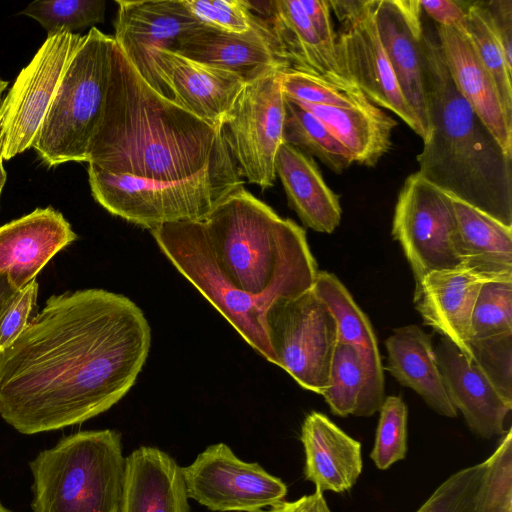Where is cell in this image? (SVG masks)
Wrapping results in <instances>:
<instances>
[{"mask_svg":"<svg viewBox=\"0 0 512 512\" xmlns=\"http://www.w3.org/2000/svg\"><path fill=\"white\" fill-rule=\"evenodd\" d=\"M182 467L168 453L141 446L126 456L120 512H190Z\"/></svg>","mask_w":512,"mask_h":512,"instance_id":"24","label":"cell"},{"mask_svg":"<svg viewBox=\"0 0 512 512\" xmlns=\"http://www.w3.org/2000/svg\"><path fill=\"white\" fill-rule=\"evenodd\" d=\"M437 38L451 79L461 96L512 155V128L506 122L496 88L464 32L457 27H436Z\"/></svg>","mask_w":512,"mask_h":512,"instance_id":"25","label":"cell"},{"mask_svg":"<svg viewBox=\"0 0 512 512\" xmlns=\"http://www.w3.org/2000/svg\"><path fill=\"white\" fill-rule=\"evenodd\" d=\"M386 340L387 370L419 394L436 413L454 418L453 406L440 371L431 336L416 325L397 328Z\"/></svg>","mask_w":512,"mask_h":512,"instance_id":"28","label":"cell"},{"mask_svg":"<svg viewBox=\"0 0 512 512\" xmlns=\"http://www.w3.org/2000/svg\"><path fill=\"white\" fill-rule=\"evenodd\" d=\"M0 512H15L8 507H6L1 501H0Z\"/></svg>","mask_w":512,"mask_h":512,"instance_id":"50","label":"cell"},{"mask_svg":"<svg viewBox=\"0 0 512 512\" xmlns=\"http://www.w3.org/2000/svg\"><path fill=\"white\" fill-rule=\"evenodd\" d=\"M427 135L419 173L443 192L512 227V155L454 85L436 35L424 32Z\"/></svg>","mask_w":512,"mask_h":512,"instance_id":"3","label":"cell"},{"mask_svg":"<svg viewBox=\"0 0 512 512\" xmlns=\"http://www.w3.org/2000/svg\"><path fill=\"white\" fill-rule=\"evenodd\" d=\"M304 475L316 491L342 493L357 482L363 467L361 443L326 415L312 411L301 426Z\"/></svg>","mask_w":512,"mask_h":512,"instance_id":"23","label":"cell"},{"mask_svg":"<svg viewBox=\"0 0 512 512\" xmlns=\"http://www.w3.org/2000/svg\"><path fill=\"white\" fill-rule=\"evenodd\" d=\"M295 101L323 122L349 152L353 163L373 167L392 146L397 122L374 104L338 108Z\"/></svg>","mask_w":512,"mask_h":512,"instance_id":"30","label":"cell"},{"mask_svg":"<svg viewBox=\"0 0 512 512\" xmlns=\"http://www.w3.org/2000/svg\"><path fill=\"white\" fill-rule=\"evenodd\" d=\"M221 268L245 293L266 300L313 287L318 269L306 232L239 187L200 221Z\"/></svg>","mask_w":512,"mask_h":512,"instance_id":"4","label":"cell"},{"mask_svg":"<svg viewBox=\"0 0 512 512\" xmlns=\"http://www.w3.org/2000/svg\"><path fill=\"white\" fill-rule=\"evenodd\" d=\"M151 234L173 266L260 356L276 365L264 321L273 300L251 296L231 281L216 261L200 221L164 224Z\"/></svg>","mask_w":512,"mask_h":512,"instance_id":"8","label":"cell"},{"mask_svg":"<svg viewBox=\"0 0 512 512\" xmlns=\"http://www.w3.org/2000/svg\"><path fill=\"white\" fill-rule=\"evenodd\" d=\"M202 24L219 30L243 33L249 30L253 13L246 0H182Z\"/></svg>","mask_w":512,"mask_h":512,"instance_id":"41","label":"cell"},{"mask_svg":"<svg viewBox=\"0 0 512 512\" xmlns=\"http://www.w3.org/2000/svg\"><path fill=\"white\" fill-rule=\"evenodd\" d=\"M38 283L33 280L18 292L0 326V352L8 347L23 331L36 306Z\"/></svg>","mask_w":512,"mask_h":512,"instance_id":"42","label":"cell"},{"mask_svg":"<svg viewBox=\"0 0 512 512\" xmlns=\"http://www.w3.org/2000/svg\"><path fill=\"white\" fill-rule=\"evenodd\" d=\"M247 1L249 9L264 15L289 69L309 73L337 83L349 84L327 56L300 0ZM262 18V17H261Z\"/></svg>","mask_w":512,"mask_h":512,"instance_id":"27","label":"cell"},{"mask_svg":"<svg viewBox=\"0 0 512 512\" xmlns=\"http://www.w3.org/2000/svg\"><path fill=\"white\" fill-rule=\"evenodd\" d=\"M300 4L330 61L339 68L336 53V32L331 19L329 2L326 0H300Z\"/></svg>","mask_w":512,"mask_h":512,"instance_id":"44","label":"cell"},{"mask_svg":"<svg viewBox=\"0 0 512 512\" xmlns=\"http://www.w3.org/2000/svg\"><path fill=\"white\" fill-rule=\"evenodd\" d=\"M87 172L97 203L110 214L150 231L169 223L201 221L244 184L235 168H211L171 182L116 175L92 164Z\"/></svg>","mask_w":512,"mask_h":512,"instance_id":"7","label":"cell"},{"mask_svg":"<svg viewBox=\"0 0 512 512\" xmlns=\"http://www.w3.org/2000/svg\"><path fill=\"white\" fill-rule=\"evenodd\" d=\"M363 387L364 370L359 352L350 344L337 342L329 384L322 394L331 412L340 417L357 416Z\"/></svg>","mask_w":512,"mask_h":512,"instance_id":"33","label":"cell"},{"mask_svg":"<svg viewBox=\"0 0 512 512\" xmlns=\"http://www.w3.org/2000/svg\"><path fill=\"white\" fill-rule=\"evenodd\" d=\"M487 468L485 460L453 473L416 512H477Z\"/></svg>","mask_w":512,"mask_h":512,"instance_id":"37","label":"cell"},{"mask_svg":"<svg viewBox=\"0 0 512 512\" xmlns=\"http://www.w3.org/2000/svg\"><path fill=\"white\" fill-rule=\"evenodd\" d=\"M266 335L276 359L302 388L322 395L329 384L337 323L313 288L274 299L264 316Z\"/></svg>","mask_w":512,"mask_h":512,"instance_id":"9","label":"cell"},{"mask_svg":"<svg viewBox=\"0 0 512 512\" xmlns=\"http://www.w3.org/2000/svg\"><path fill=\"white\" fill-rule=\"evenodd\" d=\"M8 83L0 78V103L2 101V93L7 88Z\"/></svg>","mask_w":512,"mask_h":512,"instance_id":"49","label":"cell"},{"mask_svg":"<svg viewBox=\"0 0 512 512\" xmlns=\"http://www.w3.org/2000/svg\"><path fill=\"white\" fill-rule=\"evenodd\" d=\"M477 512H512V432L509 429L493 454Z\"/></svg>","mask_w":512,"mask_h":512,"instance_id":"39","label":"cell"},{"mask_svg":"<svg viewBox=\"0 0 512 512\" xmlns=\"http://www.w3.org/2000/svg\"><path fill=\"white\" fill-rule=\"evenodd\" d=\"M512 336V280L482 284L472 311L469 344Z\"/></svg>","mask_w":512,"mask_h":512,"instance_id":"34","label":"cell"},{"mask_svg":"<svg viewBox=\"0 0 512 512\" xmlns=\"http://www.w3.org/2000/svg\"><path fill=\"white\" fill-rule=\"evenodd\" d=\"M392 235L402 247L415 283L432 271L462 264L451 200L418 171L406 178L398 194Z\"/></svg>","mask_w":512,"mask_h":512,"instance_id":"12","label":"cell"},{"mask_svg":"<svg viewBox=\"0 0 512 512\" xmlns=\"http://www.w3.org/2000/svg\"><path fill=\"white\" fill-rule=\"evenodd\" d=\"M339 22L337 62L343 76L374 105L403 120L422 139L426 132L402 95L377 29L376 0H330Z\"/></svg>","mask_w":512,"mask_h":512,"instance_id":"11","label":"cell"},{"mask_svg":"<svg viewBox=\"0 0 512 512\" xmlns=\"http://www.w3.org/2000/svg\"><path fill=\"white\" fill-rule=\"evenodd\" d=\"M420 7L442 27L459 28L466 15V7L453 0H420Z\"/></svg>","mask_w":512,"mask_h":512,"instance_id":"45","label":"cell"},{"mask_svg":"<svg viewBox=\"0 0 512 512\" xmlns=\"http://www.w3.org/2000/svg\"><path fill=\"white\" fill-rule=\"evenodd\" d=\"M375 18L402 95L427 135L420 0H376Z\"/></svg>","mask_w":512,"mask_h":512,"instance_id":"17","label":"cell"},{"mask_svg":"<svg viewBox=\"0 0 512 512\" xmlns=\"http://www.w3.org/2000/svg\"><path fill=\"white\" fill-rule=\"evenodd\" d=\"M105 0H36L21 13L35 19L47 37L101 23L105 18Z\"/></svg>","mask_w":512,"mask_h":512,"instance_id":"36","label":"cell"},{"mask_svg":"<svg viewBox=\"0 0 512 512\" xmlns=\"http://www.w3.org/2000/svg\"><path fill=\"white\" fill-rule=\"evenodd\" d=\"M174 53L231 72L245 84L289 69L266 22L255 14L249 30L243 33L203 24L183 37Z\"/></svg>","mask_w":512,"mask_h":512,"instance_id":"16","label":"cell"},{"mask_svg":"<svg viewBox=\"0 0 512 512\" xmlns=\"http://www.w3.org/2000/svg\"><path fill=\"white\" fill-rule=\"evenodd\" d=\"M5 182H6V172L3 168V159L0 155V195H1V192L4 187Z\"/></svg>","mask_w":512,"mask_h":512,"instance_id":"48","label":"cell"},{"mask_svg":"<svg viewBox=\"0 0 512 512\" xmlns=\"http://www.w3.org/2000/svg\"><path fill=\"white\" fill-rule=\"evenodd\" d=\"M280 72L245 84L220 126L239 175L263 190L274 185L276 155L284 143Z\"/></svg>","mask_w":512,"mask_h":512,"instance_id":"10","label":"cell"},{"mask_svg":"<svg viewBox=\"0 0 512 512\" xmlns=\"http://www.w3.org/2000/svg\"><path fill=\"white\" fill-rule=\"evenodd\" d=\"M150 325L128 297L104 289L52 295L0 352V416L21 434L81 424L133 387Z\"/></svg>","mask_w":512,"mask_h":512,"instance_id":"1","label":"cell"},{"mask_svg":"<svg viewBox=\"0 0 512 512\" xmlns=\"http://www.w3.org/2000/svg\"><path fill=\"white\" fill-rule=\"evenodd\" d=\"M182 472L188 497L215 512H261L287 495L280 478L224 443L206 447Z\"/></svg>","mask_w":512,"mask_h":512,"instance_id":"14","label":"cell"},{"mask_svg":"<svg viewBox=\"0 0 512 512\" xmlns=\"http://www.w3.org/2000/svg\"><path fill=\"white\" fill-rule=\"evenodd\" d=\"M18 292L19 291L9 283L6 275L0 274V326Z\"/></svg>","mask_w":512,"mask_h":512,"instance_id":"47","label":"cell"},{"mask_svg":"<svg viewBox=\"0 0 512 512\" xmlns=\"http://www.w3.org/2000/svg\"><path fill=\"white\" fill-rule=\"evenodd\" d=\"M486 282L463 264L432 271L415 283L414 304L424 322L451 341L469 362L472 311Z\"/></svg>","mask_w":512,"mask_h":512,"instance_id":"20","label":"cell"},{"mask_svg":"<svg viewBox=\"0 0 512 512\" xmlns=\"http://www.w3.org/2000/svg\"><path fill=\"white\" fill-rule=\"evenodd\" d=\"M76 239L61 212L51 206L36 208L0 226V274L6 275L9 283L20 291Z\"/></svg>","mask_w":512,"mask_h":512,"instance_id":"18","label":"cell"},{"mask_svg":"<svg viewBox=\"0 0 512 512\" xmlns=\"http://www.w3.org/2000/svg\"><path fill=\"white\" fill-rule=\"evenodd\" d=\"M82 35L59 33L44 43L0 103V155L10 160L33 148L62 75Z\"/></svg>","mask_w":512,"mask_h":512,"instance_id":"13","label":"cell"},{"mask_svg":"<svg viewBox=\"0 0 512 512\" xmlns=\"http://www.w3.org/2000/svg\"><path fill=\"white\" fill-rule=\"evenodd\" d=\"M261 512H331L323 493L316 491L294 501H281Z\"/></svg>","mask_w":512,"mask_h":512,"instance_id":"46","label":"cell"},{"mask_svg":"<svg viewBox=\"0 0 512 512\" xmlns=\"http://www.w3.org/2000/svg\"><path fill=\"white\" fill-rule=\"evenodd\" d=\"M475 362L501 394L512 402V336L469 344Z\"/></svg>","mask_w":512,"mask_h":512,"instance_id":"40","label":"cell"},{"mask_svg":"<svg viewBox=\"0 0 512 512\" xmlns=\"http://www.w3.org/2000/svg\"><path fill=\"white\" fill-rule=\"evenodd\" d=\"M459 28L469 39L492 79L506 122L512 128V65L507 61L500 42L487 24L477 2L466 6V15Z\"/></svg>","mask_w":512,"mask_h":512,"instance_id":"32","label":"cell"},{"mask_svg":"<svg viewBox=\"0 0 512 512\" xmlns=\"http://www.w3.org/2000/svg\"><path fill=\"white\" fill-rule=\"evenodd\" d=\"M275 171L290 208L306 227L332 233L339 226L342 215L339 197L325 183L311 156L283 143L276 155Z\"/></svg>","mask_w":512,"mask_h":512,"instance_id":"26","label":"cell"},{"mask_svg":"<svg viewBox=\"0 0 512 512\" xmlns=\"http://www.w3.org/2000/svg\"><path fill=\"white\" fill-rule=\"evenodd\" d=\"M113 36L92 27L71 57L33 146L49 167L87 162L109 89Z\"/></svg>","mask_w":512,"mask_h":512,"instance_id":"6","label":"cell"},{"mask_svg":"<svg viewBox=\"0 0 512 512\" xmlns=\"http://www.w3.org/2000/svg\"><path fill=\"white\" fill-rule=\"evenodd\" d=\"M435 354L448 396L470 430L483 438L503 435L512 402L448 339L441 338Z\"/></svg>","mask_w":512,"mask_h":512,"instance_id":"21","label":"cell"},{"mask_svg":"<svg viewBox=\"0 0 512 512\" xmlns=\"http://www.w3.org/2000/svg\"><path fill=\"white\" fill-rule=\"evenodd\" d=\"M87 163L116 175L171 182L233 169L220 128L157 93L114 44L103 114Z\"/></svg>","mask_w":512,"mask_h":512,"instance_id":"2","label":"cell"},{"mask_svg":"<svg viewBox=\"0 0 512 512\" xmlns=\"http://www.w3.org/2000/svg\"><path fill=\"white\" fill-rule=\"evenodd\" d=\"M447 195L457 221L462 264L484 281L512 280V227Z\"/></svg>","mask_w":512,"mask_h":512,"instance_id":"29","label":"cell"},{"mask_svg":"<svg viewBox=\"0 0 512 512\" xmlns=\"http://www.w3.org/2000/svg\"><path fill=\"white\" fill-rule=\"evenodd\" d=\"M379 412L375 442L370 457L378 469L386 470L405 458L408 410L401 397L388 396Z\"/></svg>","mask_w":512,"mask_h":512,"instance_id":"38","label":"cell"},{"mask_svg":"<svg viewBox=\"0 0 512 512\" xmlns=\"http://www.w3.org/2000/svg\"><path fill=\"white\" fill-rule=\"evenodd\" d=\"M125 459L112 429L61 438L29 463L33 512H120Z\"/></svg>","mask_w":512,"mask_h":512,"instance_id":"5","label":"cell"},{"mask_svg":"<svg viewBox=\"0 0 512 512\" xmlns=\"http://www.w3.org/2000/svg\"><path fill=\"white\" fill-rule=\"evenodd\" d=\"M114 40L139 75L160 95L172 100L160 80L157 51L174 52L183 37L203 25L182 0H117Z\"/></svg>","mask_w":512,"mask_h":512,"instance_id":"15","label":"cell"},{"mask_svg":"<svg viewBox=\"0 0 512 512\" xmlns=\"http://www.w3.org/2000/svg\"><path fill=\"white\" fill-rule=\"evenodd\" d=\"M312 288L337 323L338 342L352 345L360 354L364 387L357 416L370 417L379 412L385 400L383 367L372 325L334 274L318 271Z\"/></svg>","mask_w":512,"mask_h":512,"instance_id":"22","label":"cell"},{"mask_svg":"<svg viewBox=\"0 0 512 512\" xmlns=\"http://www.w3.org/2000/svg\"><path fill=\"white\" fill-rule=\"evenodd\" d=\"M280 81L286 97L308 104L338 108H359L373 104L352 83H337L292 69L282 70Z\"/></svg>","mask_w":512,"mask_h":512,"instance_id":"35","label":"cell"},{"mask_svg":"<svg viewBox=\"0 0 512 512\" xmlns=\"http://www.w3.org/2000/svg\"><path fill=\"white\" fill-rule=\"evenodd\" d=\"M154 63L172 101L216 128H220L245 86L242 79L231 72L171 51H157Z\"/></svg>","mask_w":512,"mask_h":512,"instance_id":"19","label":"cell"},{"mask_svg":"<svg viewBox=\"0 0 512 512\" xmlns=\"http://www.w3.org/2000/svg\"><path fill=\"white\" fill-rule=\"evenodd\" d=\"M284 143L317 157L335 173L353 164L346 148L313 113L285 96Z\"/></svg>","mask_w":512,"mask_h":512,"instance_id":"31","label":"cell"},{"mask_svg":"<svg viewBox=\"0 0 512 512\" xmlns=\"http://www.w3.org/2000/svg\"><path fill=\"white\" fill-rule=\"evenodd\" d=\"M487 24L500 42L512 65V0L476 1Z\"/></svg>","mask_w":512,"mask_h":512,"instance_id":"43","label":"cell"}]
</instances>
